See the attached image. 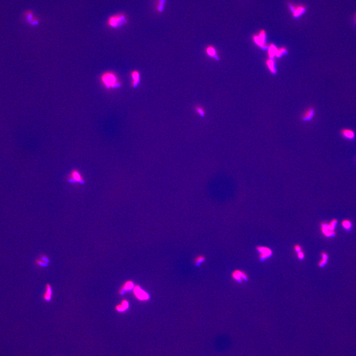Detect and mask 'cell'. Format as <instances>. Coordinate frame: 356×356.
Wrapping results in <instances>:
<instances>
[{"label": "cell", "instance_id": "6da1fadb", "mask_svg": "<svg viewBox=\"0 0 356 356\" xmlns=\"http://www.w3.org/2000/svg\"><path fill=\"white\" fill-rule=\"evenodd\" d=\"M101 81L103 86L107 89L119 88L121 86L118 77L112 71H106L101 75Z\"/></svg>", "mask_w": 356, "mask_h": 356}, {"label": "cell", "instance_id": "7a4b0ae2", "mask_svg": "<svg viewBox=\"0 0 356 356\" xmlns=\"http://www.w3.org/2000/svg\"><path fill=\"white\" fill-rule=\"evenodd\" d=\"M127 17L123 13H119L111 15L108 18L107 24L111 28H120L127 23Z\"/></svg>", "mask_w": 356, "mask_h": 356}, {"label": "cell", "instance_id": "3957f363", "mask_svg": "<svg viewBox=\"0 0 356 356\" xmlns=\"http://www.w3.org/2000/svg\"><path fill=\"white\" fill-rule=\"evenodd\" d=\"M67 182L71 184L84 185L86 181L84 176L79 170L73 169L70 171L66 178Z\"/></svg>", "mask_w": 356, "mask_h": 356}, {"label": "cell", "instance_id": "277c9868", "mask_svg": "<svg viewBox=\"0 0 356 356\" xmlns=\"http://www.w3.org/2000/svg\"><path fill=\"white\" fill-rule=\"evenodd\" d=\"M133 293L135 297L141 301H148L150 298L149 294L142 289L139 285H135L133 289Z\"/></svg>", "mask_w": 356, "mask_h": 356}, {"label": "cell", "instance_id": "5b68a950", "mask_svg": "<svg viewBox=\"0 0 356 356\" xmlns=\"http://www.w3.org/2000/svg\"><path fill=\"white\" fill-rule=\"evenodd\" d=\"M257 252L259 253V257L261 261L266 260L268 258L273 255V252L271 248L264 246H257L256 247Z\"/></svg>", "mask_w": 356, "mask_h": 356}, {"label": "cell", "instance_id": "8992f818", "mask_svg": "<svg viewBox=\"0 0 356 356\" xmlns=\"http://www.w3.org/2000/svg\"><path fill=\"white\" fill-rule=\"evenodd\" d=\"M231 277L234 281L239 283L247 281L248 280V276L246 273L239 269L234 270L231 273Z\"/></svg>", "mask_w": 356, "mask_h": 356}, {"label": "cell", "instance_id": "52a82bcc", "mask_svg": "<svg viewBox=\"0 0 356 356\" xmlns=\"http://www.w3.org/2000/svg\"><path fill=\"white\" fill-rule=\"evenodd\" d=\"M320 229L323 234L327 238H331L335 235V230H332L330 229L327 222H322L320 225Z\"/></svg>", "mask_w": 356, "mask_h": 356}, {"label": "cell", "instance_id": "ba28073f", "mask_svg": "<svg viewBox=\"0 0 356 356\" xmlns=\"http://www.w3.org/2000/svg\"><path fill=\"white\" fill-rule=\"evenodd\" d=\"M266 33L264 30H261L258 36H254L253 37L254 41L256 44L261 48H266L265 44Z\"/></svg>", "mask_w": 356, "mask_h": 356}, {"label": "cell", "instance_id": "9c48e42d", "mask_svg": "<svg viewBox=\"0 0 356 356\" xmlns=\"http://www.w3.org/2000/svg\"><path fill=\"white\" fill-rule=\"evenodd\" d=\"M135 286L133 281H127L121 287V288L119 291V293L121 295H123L126 292V291H129L133 290Z\"/></svg>", "mask_w": 356, "mask_h": 356}, {"label": "cell", "instance_id": "30bf717a", "mask_svg": "<svg viewBox=\"0 0 356 356\" xmlns=\"http://www.w3.org/2000/svg\"><path fill=\"white\" fill-rule=\"evenodd\" d=\"M132 78V86L134 88H136L138 86L140 82V73L137 70H134L131 74Z\"/></svg>", "mask_w": 356, "mask_h": 356}, {"label": "cell", "instance_id": "8fae6325", "mask_svg": "<svg viewBox=\"0 0 356 356\" xmlns=\"http://www.w3.org/2000/svg\"><path fill=\"white\" fill-rule=\"evenodd\" d=\"M205 52L209 57L214 59L216 60H219L217 50L214 46H208L205 48Z\"/></svg>", "mask_w": 356, "mask_h": 356}, {"label": "cell", "instance_id": "7c38bea8", "mask_svg": "<svg viewBox=\"0 0 356 356\" xmlns=\"http://www.w3.org/2000/svg\"><path fill=\"white\" fill-rule=\"evenodd\" d=\"M290 9L293 14L294 17L297 18L300 17L303 13L305 12V8L303 6H298L296 8H294L293 6H290Z\"/></svg>", "mask_w": 356, "mask_h": 356}, {"label": "cell", "instance_id": "4fadbf2b", "mask_svg": "<svg viewBox=\"0 0 356 356\" xmlns=\"http://www.w3.org/2000/svg\"><path fill=\"white\" fill-rule=\"evenodd\" d=\"M341 133L343 137L349 140H353L354 139L355 137L354 132L353 130L348 129H344L343 130H342Z\"/></svg>", "mask_w": 356, "mask_h": 356}, {"label": "cell", "instance_id": "5bb4252c", "mask_svg": "<svg viewBox=\"0 0 356 356\" xmlns=\"http://www.w3.org/2000/svg\"><path fill=\"white\" fill-rule=\"evenodd\" d=\"M314 115V110L312 108H309L303 114L302 118L304 121H309Z\"/></svg>", "mask_w": 356, "mask_h": 356}, {"label": "cell", "instance_id": "9a60e30c", "mask_svg": "<svg viewBox=\"0 0 356 356\" xmlns=\"http://www.w3.org/2000/svg\"><path fill=\"white\" fill-rule=\"evenodd\" d=\"M46 290L43 296L44 299L46 301H50L52 299V289L50 284H47L46 286Z\"/></svg>", "mask_w": 356, "mask_h": 356}, {"label": "cell", "instance_id": "2e32d148", "mask_svg": "<svg viewBox=\"0 0 356 356\" xmlns=\"http://www.w3.org/2000/svg\"><path fill=\"white\" fill-rule=\"evenodd\" d=\"M48 262V258L47 256L44 255L42 256L41 259H38L36 261V264L39 266H41V267H45V266H47Z\"/></svg>", "mask_w": 356, "mask_h": 356}, {"label": "cell", "instance_id": "e0dca14e", "mask_svg": "<svg viewBox=\"0 0 356 356\" xmlns=\"http://www.w3.org/2000/svg\"><path fill=\"white\" fill-rule=\"evenodd\" d=\"M321 256H322V259L320 260L319 262L318 265L319 267H323L327 264V262L328 261V257L327 253L324 252H322L321 253Z\"/></svg>", "mask_w": 356, "mask_h": 356}, {"label": "cell", "instance_id": "ac0fdd59", "mask_svg": "<svg viewBox=\"0 0 356 356\" xmlns=\"http://www.w3.org/2000/svg\"><path fill=\"white\" fill-rule=\"evenodd\" d=\"M275 64V63H274V61H273V60L272 59H268V60H267V62H266V64H267V66L268 67L269 69V70H270V71H271V72L272 73H273V74H275V73L276 72L275 64Z\"/></svg>", "mask_w": 356, "mask_h": 356}, {"label": "cell", "instance_id": "d6986e66", "mask_svg": "<svg viewBox=\"0 0 356 356\" xmlns=\"http://www.w3.org/2000/svg\"><path fill=\"white\" fill-rule=\"evenodd\" d=\"M277 48L276 46L273 44H271L269 47V49L268 55L270 59H272L274 56H276V53Z\"/></svg>", "mask_w": 356, "mask_h": 356}, {"label": "cell", "instance_id": "ffe728a7", "mask_svg": "<svg viewBox=\"0 0 356 356\" xmlns=\"http://www.w3.org/2000/svg\"><path fill=\"white\" fill-rule=\"evenodd\" d=\"M165 3L166 0H158L157 8L158 12H160V13L163 12Z\"/></svg>", "mask_w": 356, "mask_h": 356}, {"label": "cell", "instance_id": "44dd1931", "mask_svg": "<svg viewBox=\"0 0 356 356\" xmlns=\"http://www.w3.org/2000/svg\"><path fill=\"white\" fill-rule=\"evenodd\" d=\"M195 112L201 117L204 116L205 112L203 107L200 106H196L195 107Z\"/></svg>", "mask_w": 356, "mask_h": 356}, {"label": "cell", "instance_id": "7402d4cb", "mask_svg": "<svg viewBox=\"0 0 356 356\" xmlns=\"http://www.w3.org/2000/svg\"><path fill=\"white\" fill-rule=\"evenodd\" d=\"M342 226L344 229L346 230H349L352 228V222L348 220H343L342 222Z\"/></svg>", "mask_w": 356, "mask_h": 356}, {"label": "cell", "instance_id": "603a6c76", "mask_svg": "<svg viewBox=\"0 0 356 356\" xmlns=\"http://www.w3.org/2000/svg\"><path fill=\"white\" fill-rule=\"evenodd\" d=\"M206 258L203 255H199L197 256V257L195 258V264L196 265L199 266L200 264H201L203 262L205 261Z\"/></svg>", "mask_w": 356, "mask_h": 356}, {"label": "cell", "instance_id": "cb8c5ba5", "mask_svg": "<svg viewBox=\"0 0 356 356\" xmlns=\"http://www.w3.org/2000/svg\"><path fill=\"white\" fill-rule=\"evenodd\" d=\"M286 52L287 51H286V48H281L277 49L276 53V56H277V57H280L283 54Z\"/></svg>", "mask_w": 356, "mask_h": 356}, {"label": "cell", "instance_id": "d4e9b609", "mask_svg": "<svg viewBox=\"0 0 356 356\" xmlns=\"http://www.w3.org/2000/svg\"><path fill=\"white\" fill-rule=\"evenodd\" d=\"M26 17V20L28 21V22L29 23L31 21H32L33 19V14L32 12L31 11H28L25 14Z\"/></svg>", "mask_w": 356, "mask_h": 356}, {"label": "cell", "instance_id": "484cf974", "mask_svg": "<svg viewBox=\"0 0 356 356\" xmlns=\"http://www.w3.org/2000/svg\"><path fill=\"white\" fill-rule=\"evenodd\" d=\"M115 310L116 311H117L118 312H120V313H123V312H124L127 310L121 304L116 306Z\"/></svg>", "mask_w": 356, "mask_h": 356}, {"label": "cell", "instance_id": "4316f807", "mask_svg": "<svg viewBox=\"0 0 356 356\" xmlns=\"http://www.w3.org/2000/svg\"><path fill=\"white\" fill-rule=\"evenodd\" d=\"M121 304L126 310H128L129 307V302L128 301V300H126V299L122 300L121 302Z\"/></svg>", "mask_w": 356, "mask_h": 356}, {"label": "cell", "instance_id": "83f0119b", "mask_svg": "<svg viewBox=\"0 0 356 356\" xmlns=\"http://www.w3.org/2000/svg\"><path fill=\"white\" fill-rule=\"evenodd\" d=\"M39 21L38 19H37V18L34 17L32 21L30 22V24H31L32 26L37 25L38 24Z\"/></svg>", "mask_w": 356, "mask_h": 356}, {"label": "cell", "instance_id": "f1b7e54d", "mask_svg": "<svg viewBox=\"0 0 356 356\" xmlns=\"http://www.w3.org/2000/svg\"><path fill=\"white\" fill-rule=\"evenodd\" d=\"M297 253L298 258L299 260H303V259H304V257H305V254H304V252H303L302 251H300V252H298V253Z\"/></svg>", "mask_w": 356, "mask_h": 356}, {"label": "cell", "instance_id": "f546056e", "mask_svg": "<svg viewBox=\"0 0 356 356\" xmlns=\"http://www.w3.org/2000/svg\"><path fill=\"white\" fill-rule=\"evenodd\" d=\"M294 249L295 251V252L298 253V252H300V251H301V246L300 245H299V244H296L294 246Z\"/></svg>", "mask_w": 356, "mask_h": 356}, {"label": "cell", "instance_id": "4dcf8cb0", "mask_svg": "<svg viewBox=\"0 0 356 356\" xmlns=\"http://www.w3.org/2000/svg\"><path fill=\"white\" fill-rule=\"evenodd\" d=\"M355 18H356V15H355Z\"/></svg>", "mask_w": 356, "mask_h": 356}]
</instances>
